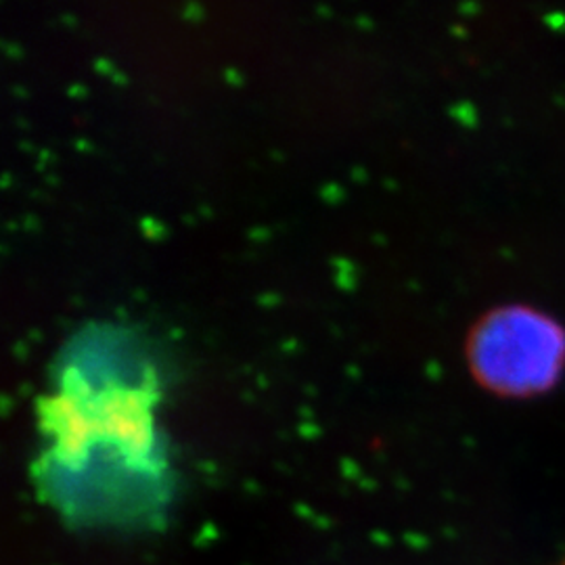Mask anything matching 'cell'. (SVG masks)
I'll list each match as a JSON object with an SVG mask.
<instances>
[{
  "instance_id": "6da1fadb",
  "label": "cell",
  "mask_w": 565,
  "mask_h": 565,
  "mask_svg": "<svg viewBox=\"0 0 565 565\" xmlns=\"http://www.w3.org/2000/svg\"><path fill=\"white\" fill-rule=\"evenodd\" d=\"M469 364L478 382L503 396H536L565 369V329L545 312L511 303L490 310L471 329Z\"/></svg>"
},
{
  "instance_id": "7a4b0ae2",
  "label": "cell",
  "mask_w": 565,
  "mask_h": 565,
  "mask_svg": "<svg viewBox=\"0 0 565 565\" xmlns=\"http://www.w3.org/2000/svg\"><path fill=\"white\" fill-rule=\"evenodd\" d=\"M557 565H565V557H564V559H562V562H559V564H557Z\"/></svg>"
}]
</instances>
